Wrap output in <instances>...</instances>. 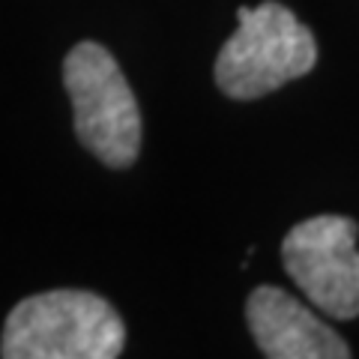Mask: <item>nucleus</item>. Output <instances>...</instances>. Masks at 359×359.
<instances>
[{
  "label": "nucleus",
  "mask_w": 359,
  "mask_h": 359,
  "mask_svg": "<svg viewBox=\"0 0 359 359\" xmlns=\"http://www.w3.org/2000/svg\"><path fill=\"white\" fill-rule=\"evenodd\" d=\"M126 327L108 299L90 290H48L9 311L0 356L6 359H114Z\"/></svg>",
  "instance_id": "1"
},
{
  "label": "nucleus",
  "mask_w": 359,
  "mask_h": 359,
  "mask_svg": "<svg viewBox=\"0 0 359 359\" xmlns=\"http://www.w3.org/2000/svg\"><path fill=\"white\" fill-rule=\"evenodd\" d=\"M237 21L216 60V84L224 96L261 99L314 69L318 42L287 6L276 0L255 9L240 6Z\"/></svg>",
  "instance_id": "2"
},
{
  "label": "nucleus",
  "mask_w": 359,
  "mask_h": 359,
  "mask_svg": "<svg viewBox=\"0 0 359 359\" xmlns=\"http://www.w3.org/2000/svg\"><path fill=\"white\" fill-rule=\"evenodd\" d=\"M63 84L75 135L108 168H129L141 150V114L126 75L99 42H78L66 54Z\"/></svg>",
  "instance_id": "3"
},
{
  "label": "nucleus",
  "mask_w": 359,
  "mask_h": 359,
  "mask_svg": "<svg viewBox=\"0 0 359 359\" xmlns=\"http://www.w3.org/2000/svg\"><path fill=\"white\" fill-rule=\"evenodd\" d=\"M356 233V222L347 216H314L294 224L282 243L287 276L335 320H351L359 314Z\"/></svg>",
  "instance_id": "4"
},
{
  "label": "nucleus",
  "mask_w": 359,
  "mask_h": 359,
  "mask_svg": "<svg viewBox=\"0 0 359 359\" xmlns=\"http://www.w3.org/2000/svg\"><path fill=\"white\" fill-rule=\"evenodd\" d=\"M245 320L261 353L269 359H347L351 347L332 327L285 294L282 287L261 285L249 294Z\"/></svg>",
  "instance_id": "5"
}]
</instances>
